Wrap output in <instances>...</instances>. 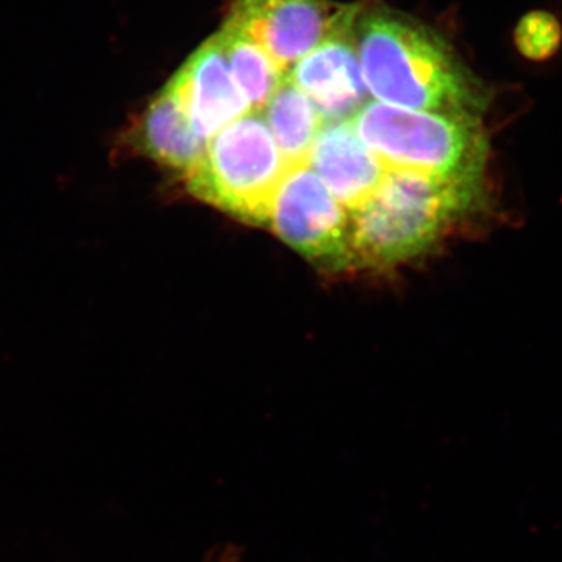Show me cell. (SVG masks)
Wrapping results in <instances>:
<instances>
[{"label": "cell", "mask_w": 562, "mask_h": 562, "mask_svg": "<svg viewBox=\"0 0 562 562\" xmlns=\"http://www.w3.org/2000/svg\"><path fill=\"white\" fill-rule=\"evenodd\" d=\"M561 22L549 11H530L514 29V46L530 61H549L561 49Z\"/></svg>", "instance_id": "obj_13"}, {"label": "cell", "mask_w": 562, "mask_h": 562, "mask_svg": "<svg viewBox=\"0 0 562 562\" xmlns=\"http://www.w3.org/2000/svg\"><path fill=\"white\" fill-rule=\"evenodd\" d=\"M308 165L350 213L375 194L390 171L362 143L350 121L325 122L314 139Z\"/></svg>", "instance_id": "obj_10"}, {"label": "cell", "mask_w": 562, "mask_h": 562, "mask_svg": "<svg viewBox=\"0 0 562 562\" xmlns=\"http://www.w3.org/2000/svg\"><path fill=\"white\" fill-rule=\"evenodd\" d=\"M355 22L328 36L286 74V79L312 99L325 122L350 121L368 103Z\"/></svg>", "instance_id": "obj_8"}, {"label": "cell", "mask_w": 562, "mask_h": 562, "mask_svg": "<svg viewBox=\"0 0 562 562\" xmlns=\"http://www.w3.org/2000/svg\"><path fill=\"white\" fill-rule=\"evenodd\" d=\"M482 179H443L390 169L375 194L350 214L349 257L361 268L412 260L480 201Z\"/></svg>", "instance_id": "obj_2"}, {"label": "cell", "mask_w": 562, "mask_h": 562, "mask_svg": "<svg viewBox=\"0 0 562 562\" xmlns=\"http://www.w3.org/2000/svg\"><path fill=\"white\" fill-rule=\"evenodd\" d=\"M262 111L286 165L308 162L314 139L325 124L312 99L284 79Z\"/></svg>", "instance_id": "obj_11"}, {"label": "cell", "mask_w": 562, "mask_h": 562, "mask_svg": "<svg viewBox=\"0 0 562 562\" xmlns=\"http://www.w3.org/2000/svg\"><path fill=\"white\" fill-rule=\"evenodd\" d=\"M166 87L176 95L194 131L205 139L251 111L233 79L217 33L184 61Z\"/></svg>", "instance_id": "obj_7"}, {"label": "cell", "mask_w": 562, "mask_h": 562, "mask_svg": "<svg viewBox=\"0 0 562 562\" xmlns=\"http://www.w3.org/2000/svg\"><path fill=\"white\" fill-rule=\"evenodd\" d=\"M290 166L260 113L246 114L211 136L188 191L239 220L266 225L269 206Z\"/></svg>", "instance_id": "obj_4"}, {"label": "cell", "mask_w": 562, "mask_h": 562, "mask_svg": "<svg viewBox=\"0 0 562 562\" xmlns=\"http://www.w3.org/2000/svg\"><path fill=\"white\" fill-rule=\"evenodd\" d=\"M206 146L209 139L194 131L165 85L120 133L114 151L147 158L184 180L201 165Z\"/></svg>", "instance_id": "obj_9"}, {"label": "cell", "mask_w": 562, "mask_h": 562, "mask_svg": "<svg viewBox=\"0 0 562 562\" xmlns=\"http://www.w3.org/2000/svg\"><path fill=\"white\" fill-rule=\"evenodd\" d=\"M361 9L331 0H236L227 20L288 74L328 36L353 24Z\"/></svg>", "instance_id": "obj_6"}, {"label": "cell", "mask_w": 562, "mask_h": 562, "mask_svg": "<svg viewBox=\"0 0 562 562\" xmlns=\"http://www.w3.org/2000/svg\"><path fill=\"white\" fill-rule=\"evenodd\" d=\"M217 36L231 66L233 79L250 103L251 111L258 113L265 110L273 92L286 79V74L272 60L268 52L232 21L225 20Z\"/></svg>", "instance_id": "obj_12"}, {"label": "cell", "mask_w": 562, "mask_h": 562, "mask_svg": "<svg viewBox=\"0 0 562 562\" xmlns=\"http://www.w3.org/2000/svg\"><path fill=\"white\" fill-rule=\"evenodd\" d=\"M355 41L372 98L401 109L479 117L486 106V91L450 44L408 14L362 5Z\"/></svg>", "instance_id": "obj_1"}, {"label": "cell", "mask_w": 562, "mask_h": 562, "mask_svg": "<svg viewBox=\"0 0 562 562\" xmlns=\"http://www.w3.org/2000/svg\"><path fill=\"white\" fill-rule=\"evenodd\" d=\"M266 225L314 261L347 262L349 213L308 162L291 166L284 173Z\"/></svg>", "instance_id": "obj_5"}, {"label": "cell", "mask_w": 562, "mask_h": 562, "mask_svg": "<svg viewBox=\"0 0 562 562\" xmlns=\"http://www.w3.org/2000/svg\"><path fill=\"white\" fill-rule=\"evenodd\" d=\"M350 122L387 169L483 179L487 139L479 116L368 102Z\"/></svg>", "instance_id": "obj_3"}]
</instances>
